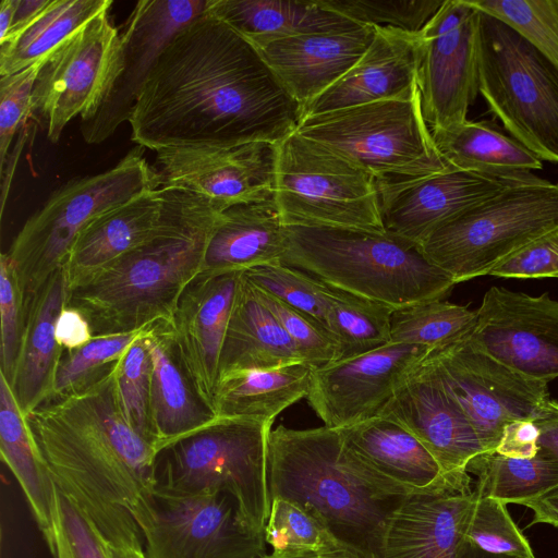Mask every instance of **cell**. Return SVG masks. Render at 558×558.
Masks as SVG:
<instances>
[{"label":"cell","mask_w":558,"mask_h":558,"mask_svg":"<svg viewBox=\"0 0 558 558\" xmlns=\"http://www.w3.org/2000/svg\"><path fill=\"white\" fill-rule=\"evenodd\" d=\"M302 121L258 48L206 12L157 58L133 109L132 141L155 151L279 144Z\"/></svg>","instance_id":"6da1fadb"},{"label":"cell","mask_w":558,"mask_h":558,"mask_svg":"<svg viewBox=\"0 0 558 558\" xmlns=\"http://www.w3.org/2000/svg\"><path fill=\"white\" fill-rule=\"evenodd\" d=\"M119 363L89 386L47 399L25 418L57 488L105 543L143 548L132 512L155 492L158 450L125 417Z\"/></svg>","instance_id":"7a4b0ae2"},{"label":"cell","mask_w":558,"mask_h":558,"mask_svg":"<svg viewBox=\"0 0 558 558\" xmlns=\"http://www.w3.org/2000/svg\"><path fill=\"white\" fill-rule=\"evenodd\" d=\"M162 190V216L154 232L98 276L69 291L66 306L84 315L93 337L170 323L184 289L204 268L206 247L222 211L190 191Z\"/></svg>","instance_id":"3957f363"},{"label":"cell","mask_w":558,"mask_h":558,"mask_svg":"<svg viewBox=\"0 0 558 558\" xmlns=\"http://www.w3.org/2000/svg\"><path fill=\"white\" fill-rule=\"evenodd\" d=\"M281 263L393 310L442 300L457 284L420 245L387 231L287 226Z\"/></svg>","instance_id":"277c9868"},{"label":"cell","mask_w":558,"mask_h":558,"mask_svg":"<svg viewBox=\"0 0 558 558\" xmlns=\"http://www.w3.org/2000/svg\"><path fill=\"white\" fill-rule=\"evenodd\" d=\"M267 476L270 500L299 504L338 539L375 556L386 520L400 502L379 496L355 475L339 430L325 425L271 429Z\"/></svg>","instance_id":"5b68a950"},{"label":"cell","mask_w":558,"mask_h":558,"mask_svg":"<svg viewBox=\"0 0 558 558\" xmlns=\"http://www.w3.org/2000/svg\"><path fill=\"white\" fill-rule=\"evenodd\" d=\"M272 424L216 417L206 426L162 447L155 460V492L232 496L242 521L264 534L270 512L267 476Z\"/></svg>","instance_id":"8992f818"},{"label":"cell","mask_w":558,"mask_h":558,"mask_svg":"<svg viewBox=\"0 0 558 558\" xmlns=\"http://www.w3.org/2000/svg\"><path fill=\"white\" fill-rule=\"evenodd\" d=\"M558 230V183L526 178L468 208L420 245L456 283L489 275L501 262Z\"/></svg>","instance_id":"52a82bcc"},{"label":"cell","mask_w":558,"mask_h":558,"mask_svg":"<svg viewBox=\"0 0 558 558\" xmlns=\"http://www.w3.org/2000/svg\"><path fill=\"white\" fill-rule=\"evenodd\" d=\"M478 93L510 136L542 161L558 163V70L512 27L482 11Z\"/></svg>","instance_id":"ba28073f"},{"label":"cell","mask_w":558,"mask_h":558,"mask_svg":"<svg viewBox=\"0 0 558 558\" xmlns=\"http://www.w3.org/2000/svg\"><path fill=\"white\" fill-rule=\"evenodd\" d=\"M158 187L156 172L138 146L111 169L75 178L53 191L45 205L26 220L7 252L24 300L63 267L74 240L89 221Z\"/></svg>","instance_id":"9c48e42d"},{"label":"cell","mask_w":558,"mask_h":558,"mask_svg":"<svg viewBox=\"0 0 558 558\" xmlns=\"http://www.w3.org/2000/svg\"><path fill=\"white\" fill-rule=\"evenodd\" d=\"M301 135L369 173L375 181L426 177L453 169L423 117L420 92L305 117Z\"/></svg>","instance_id":"30bf717a"},{"label":"cell","mask_w":558,"mask_h":558,"mask_svg":"<svg viewBox=\"0 0 558 558\" xmlns=\"http://www.w3.org/2000/svg\"><path fill=\"white\" fill-rule=\"evenodd\" d=\"M276 147L274 192L286 226L386 231L369 173L298 131Z\"/></svg>","instance_id":"8fae6325"},{"label":"cell","mask_w":558,"mask_h":558,"mask_svg":"<svg viewBox=\"0 0 558 558\" xmlns=\"http://www.w3.org/2000/svg\"><path fill=\"white\" fill-rule=\"evenodd\" d=\"M132 515L147 558H259L268 553L264 534L242 521L235 499L223 492H154Z\"/></svg>","instance_id":"7c38bea8"},{"label":"cell","mask_w":558,"mask_h":558,"mask_svg":"<svg viewBox=\"0 0 558 558\" xmlns=\"http://www.w3.org/2000/svg\"><path fill=\"white\" fill-rule=\"evenodd\" d=\"M430 356L471 422L484 452L495 451L509 423L536 422L553 410L547 383L502 364L470 337Z\"/></svg>","instance_id":"4fadbf2b"},{"label":"cell","mask_w":558,"mask_h":558,"mask_svg":"<svg viewBox=\"0 0 558 558\" xmlns=\"http://www.w3.org/2000/svg\"><path fill=\"white\" fill-rule=\"evenodd\" d=\"M120 34L105 11L69 36L46 60L32 97V117L57 143L75 117L90 119L118 69Z\"/></svg>","instance_id":"5bb4252c"},{"label":"cell","mask_w":558,"mask_h":558,"mask_svg":"<svg viewBox=\"0 0 558 558\" xmlns=\"http://www.w3.org/2000/svg\"><path fill=\"white\" fill-rule=\"evenodd\" d=\"M480 11L469 0H445L417 33L416 84L432 129L465 122L478 93Z\"/></svg>","instance_id":"9a60e30c"},{"label":"cell","mask_w":558,"mask_h":558,"mask_svg":"<svg viewBox=\"0 0 558 558\" xmlns=\"http://www.w3.org/2000/svg\"><path fill=\"white\" fill-rule=\"evenodd\" d=\"M209 0H141L120 36V57L110 87L95 114L81 123L87 144H100L130 121L138 95L163 48L203 15Z\"/></svg>","instance_id":"2e32d148"},{"label":"cell","mask_w":558,"mask_h":558,"mask_svg":"<svg viewBox=\"0 0 558 558\" xmlns=\"http://www.w3.org/2000/svg\"><path fill=\"white\" fill-rule=\"evenodd\" d=\"M432 353L426 347L391 342L314 367L305 398L325 426L357 424L378 415L403 379Z\"/></svg>","instance_id":"e0dca14e"},{"label":"cell","mask_w":558,"mask_h":558,"mask_svg":"<svg viewBox=\"0 0 558 558\" xmlns=\"http://www.w3.org/2000/svg\"><path fill=\"white\" fill-rule=\"evenodd\" d=\"M338 430L351 470L384 498L401 501L436 494L470 475L466 471L446 474L414 435L383 415Z\"/></svg>","instance_id":"ac0fdd59"},{"label":"cell","mask_w":558,"mask_h":558,"mask_svg":"<svg viewBox=\"0 0 558 558\" xmlns=\"http://www.w3.org/2000/svg\"><path fill=\"white\" fill-rule=\"evenodd\" d=\"M476 312L474 343L530 378L558 377V301L492 287Z\"/></svg>","instance_id":"d6986e66"},{"label":"cell","mask_w":558,"mask_h":558,"mask_svg":"<svg viewBox=\"0 0 558 558\" xmlns=\"http://www.w3.org/2000/svg\"><path fill=\"white\" fill-rule=\"evenodd\" d=\"M277 147L266 142L225 148L181 147L156 151L160 187L206 197L221 211L275 195Z\"/></svg>","instance_id":"ffe728a7"},{"label":"cell","mask_w":558,"mask_h":558,"mask_svg":"<svg viewBox=\"0 0 558 558\" xmlns=\"http://www.w3.org/2000/svg\"><path fill=\"white\" fill-rule=\"evenodd\" d=\"M530 173L451 169L426 177L376 181L385 230L421 245L442 223Z\"/></svg>","instance_id":"44dd1931"},{"label":"cell","mask_w":558,"mask_h":558,"mask_svg":"<svg viewBox=\"0 0 558 558\" xmlns=\"http://www.w3.org/2000/svg\"><path fill=\"white\" fill-rule=\"evenodd\" d=\"M378 415L414 435L446 474L466 471L484 449L429 355L398 386Z\"/></svg>","instance_id":"7402d4cb"},{"label":"cell","mask_w":558,"mask_h":558,"mask_svg":"<svg viewBox=\"0 0 558 558\" xmlns=\"http://www.w3.org/2000/svg\"><path fill=\"white\" fill-rule=\"evenodd\" d=\"M242 274L202 270L184 289L170 322L179 363L213 411L221 348Z\"/></svg>","instance_id":"603a6c76"},{"label":"cell","mask_w":558,"mask_h":558,"mask_svg":"<svg viewBox=\"0 0 558 558\" xmlns=\"http://www.w3.org/2000/svg\"><path fill=\"white\" fill-rule=\"evenodd\" d=\"M469 475L436 493L401 500L390 512L377 558H462L475 501Z\"/></svg>","instance_id":"cb8c5ba5"},{"label":"cell","mask_w":558,"mask_h":558,"mask_svg":"<svg viewBox=\"0 0 558 558\" xmlns=\"http://www.w3.org/2000/svg\"><path fill=\"white\" fill-rule=\"evenodd\" d=\"M375 27L361 59L332 86L304 107L302 119L371 102L410 98L418 92V36Z\"/></svg>","instance_id":"d4e9b609"},{"label":"cell","mask_w":558,"mask_h":558,"mask_svg":"<svg viewBox=\"0 0 558 558\" xmlns=\"http://www.w3.org/2000/svg\"><path fill=\"white\" fill-rule=\"evenodd\" d=\"M374 26L338 33H315L257 47L288 93L305 106L340 80L365 53Z\"/></svg>","instance_id":"484cf974"},{"label":"cell","mask_w":558,"mask_h":558,"mask_svg":"<svg viewBox=\"0 0 558 558\" xmlns=\"http://www.w3.org/2000/svg\"><path fill=\"white\" fill-rule=\"evenodd\" d=\"M162 187L146 191L89 221L77 234L63 268L69 291L98 276L143 243L157 228Z\"/></svg>","instance_id":"4316f807"},{"label":"cell","mask_w":558,"mask_h":558,"mask_svg":"<svg viewBox=\"0 0 558 558\" xmlns=\"http://www.w3.org/2000/svg\"><path fill=\"white\" fill-rule=\"evenodd\" d=\"M68 295L65 271L61 267L25 301L24 332L10 384L25 416L50 397L63 353L56 339V323L66 306Z\"/></svg>","instance_id":"83f0119b"},{"label":"cell","mask_w":558,"mask_h":558,"mask_svg":"<svg viewBox=\"0 0 558 558\" xmlns=\"http://www.w3.org/2000/svg\"><path fill=\"white\" fill-rule=\"evenodd\" d=\"M147 342L153 361L148 426L159 451L206 426L217 416L184 374L173 348L170 323L153 324Z\"/></svg>","instance_id":"f1b7e54d"},{"label":"cell","mask_w":558,"mask_h":558,"mask_svg":"<svg viewBox=\"0 0 558 558\" xmlns=\"http://www.w3.org/2000/svg\"><path fill=\"white\" fill-rule=\"evenodd\" d=\"M287 226L275 195L223 210L210 234L203 270L245 271L281 262Z\"/></svg>","instance_id":"f546056e"},{"label":"cell","mask_w":558,"mask_h":558,"mask_svg":"<svg viewBox=\"0 0 558 558\" xmlns=\"http://www.w3.org/2000/svg\"><path fill=\"white\" fill-rule=\"evenodd\" d=\"M304 362L293 341L242 274L231 308L219 376L230 372L271 369ZM305 363V362H304Z\"/></svg>","instance_id":"4dcf8cb0"},{"label":"cell","mask_w":558,"mask_h":558,"mask_svg":"<svg viewBox=\"0 0 558 558\" xmlns=\"http://www.w3.org/2000/svg\"><path fill=\"white\" fill-rule=\"evenodd\" d=\"M207 12L256 47L299 35L349 32L364 26L327 9L319 0H209Z\"/></svg>","instance_id":"1f68e13d"},{"label":"cell","mask_w":558,"mask_h":558,"mask_svg":"<svg viewBox=\"0 0 558 558\" xmlns=\"http://www.w3.org/2000/svg\"><path fill=\"white\" fill-rule=\"evenodd\" d=\"M0 452L20 484L45 542L52 553L57 486L29 433L10 384L0 374Z\"/></svg>","instance_id":"d6a6232c"},{"label":"cell","mask_w":558,"mask_h":558,"mask_svg":"<svg viewBox=\"0 0 558 558\" xmlns=\"http://www.w3.org/2000/svg\"><path fill=\"white\" fill-rule=\"evenodd\" d=\"M313 366L300 362L271 369L236 371L220 375L215 397L217 417L272 424L280 412L306 397Z\"/></svg>","instance_id":"836d02e7"},{"label":"cell","mask_w":558,"mask_h":558,"mask_svg":"<svg viewBox=\"0 0 558 558\" xmlns=\"http://www.w3.org/2000/svg\"><path fill=\"white\" fill-rule=\"evenodd\" d=\"M434 143L453 169L480 172H531L543 161L512 136L486 121L430 129Z\"/></svg>","instance_id":"e575fe53"},{"label":"cell","mask_w":558,"mask_h":558,"mask_svg":"<svg viewBox=\"0 0 558 558\" xmlns=\"http://www.w3.org/2000/svg\"><path fill=\"white\" fill-rule=\"evenodd\" d=\"M112 3L111 0H50L29 24L0 44V76L47 58L84 24L109 11Z\"/></svg>","instance_id":"d590c367"},{"label":"cell","mask_w":558,"mask_h":558,"mask_svg":"<svg viewBox=\"0 0 558 558\" xmlns=\"http://www.w3.org/2000/svg\"><path fill=\"white\" fill-rule=\"evenodd\" d=\"M466 472L476 476L474 490L478 495L506 505H520L558 484V461L539 449L532 458L482 452L468 463Z\"/></svg>","instance_id":"8d00e7d4"},{"label":"cell","mask_w":558,"mask_h":558,"mask_svg":"<svg viewBox=\"0 0 558 558\" xmlns=\"http://www.w3.org/2000/svg\"><path fill=\"white\" fill-rule=\"evenodd\" d=\"M477 312L442 300H428L392 311V343L426 347L433 352L468 338Z\"/></svg>","instance_id":"74e56055"},{"label":"cell","mask_w":558,"mask_h":558,"mask_svg":"<svg viewBox=\"0 0 558 558\" xmlns=\"http://www.w3.org/2000/svg\"><path fill=\"white\" fill-rule=\"evenodd\" d=\"M393 308L333 288L327 328L339 347V360L391 343Z\"/></svg>","instance_id":"f35d334b"},{"label":"cell","mask_w":558,"mask_h":558,"mask_svg":"<svg viewBox=\"0 0 558 558\" xmlns=\"http://www.w3.org/2000/svg\"><path fill=\"white\" fill-rule=\"evenodd\" d=\"M149 326L125 333L94 337L81 348L63 349L49 398L76 392L99 380Z\"/></svg>","instance_id":"ab89813d"},{"label":"cell","mask_w":558,"mask_h":558,"mask_svg":"<svg viewBox=\"0 0 558 558\" xmlns=\"http://www.w3.org/2000/svg\"><path fill=\"white\" fill-rule=\"evenodd\" d=\"M244 275L255 287L310 316L328 331L332 287L281 262L252 267Z\"/></svg>","instance_id":"60d3db41"},{"label":"cell","mask_w":558,"mask_h":558,"mask_svg":"<svg viewBox=\"0 0 558 558\" xmlns=\"http://www.w3.org/2000/svg\"><path fill=\"white\" fill-rule=\"evenodd\" d=\"M508 24L558 70V0H469Z\"/></svg>","instance_id":"b9f144b4"},{"label":"cell","mask_w":558,"mask_h":558,"mask_svg":"<svg viewBox=\"0 0 558 558\" xmlns=\"http://www.w3.org/2000/svg\"><path fill=\"white\" fill-rule=\"evenodd\" d=\"M331 532L308 510L283 499L270 500V512L265 526V542L277 555L318 553Z\"/></svg>","instance_id":"7bdbcfd3"},{"label":"cell","mask_w":558,"mask_h":558,"mask_svg":"<svg viewBox=\"0 0 558 558\" xmlns=\"http://www.w3.org/2000/svg\"><path fill=\"white\" fill-rule=\"evenodd\" d=\"M327 9L360 25L393 27L417 34L445 0H319Z\"/></svg>","instance_id":"ee69618b"},{"label":"cell","mask_w":558,"mask_h":558,"mask_svg":"<svg viewBox=\"0 0 558 558\" xmlns=\"http://www.w3.org/2000/svg\"><path fill=\"white\" fill-rule=\"evenodd\" d=\"M475 494L465 532L466 541L489 554L535 558L526 537L511 519L506 504Z\"/></svg>","instance_id":"f6af8a7d"},{"label":"cell","mask_w":558,"mask_h":558,"mask_svg":"<svg viewBox=\"0 0 558 558\" xmlns=\"http://www.w3.org/2000/svg\"><path fill=\"white\" fill-rule=\"evenodd\" d=\"M150 326L128 349L120 360L117 378L119 396L126 420L138 434L155 445L148 426L153 369V361L147 342Z\"/></svg>","instance_id":"bcb514c9"},{"label":"cell","mask_w":558,"mask_h":558,"mask_svg":"<svg viewBox=\"0 0 558 558\" xmlns=\"http://www.w3.org/2000/svg\"><path fill=\"white\" fill-rule=\"evenodd\" d=\"M255 288L259 299L291 338L305 363L319 367L339 360L338 343L325 328L304 313Z\"/></svg>","instance_id":"7dc6e473"},{"label":"cell","mask_w":558,"mask_h":558,"mask_svg":"<svg viewBox=\"0 0 558 558\" xmlns=\"http://www.w3.org/2000/svg\"><path fill=\"white\" fill-rule=\"evenodd\" d=\"M0 374L11 384L24 332L25 300L16 272L7 252L2 253L0 257Z\"/></svg>","instance_id":"c3c4849f"},{"label":"cell","mask_w":558,"mask_h":558,"mask_svg":"<svg viewBox=\"0 0 558 558\" xmlns=\"http://www.w3.org/2000/svg\"><path fill=\"white\" fill-rule=\"evenodd\" d=\"M47 58L0 78V167L10 153L14 135L32 117L34 86Z\"/></svg>","instance_id":"681fc988"},{"label":"cell","mask_w":558,"mask_h":558,"mask_svg":"<svg viewBox=\"0 0 558 558\" xmlns=\"http://www.w3.org/2000/svg\"><path fill=\"white\" fill-rule=\"evenodd\" d=\"M51 555L53 558H110L105 541L58 488Z\"/></svg>","instance_id":"f907efd6"},{"label":"cell","mask_w":558,"mask_h":558,"mask_svg":"<svg viewBox=\"0 0 558 558\" xmlns=\"http://www.w3.org/2000/svg\"><path fill=\"white\" fill-rule=\"evenodd\" d=\"M489 276L520 279L558 278V230L514 253L497 265Z\"/></svg>","instance_id":"816d5d0a"},{"label":"cell","mask_w":558,"mask_h":558,"mask_svg":"<svg viewBox=\"0 0 558 558\" xmlns=\"http://www.w3.org/2000/svg\"><path fill=\"white\" fill-rule=\"evenodd\" d=\"M539 429L535 422L519 420L504 428L495 451L511 458H532L538 451Z\"/></svg>","instance_id":"f5cc1de1"},{"label":"cell","mask_w":558,"mask_h":558,"mask_svg":"<svg viewBox=\"0 0 558 558\" xmlns=\"http://www.w3.org/2000/svg\"><path fill=\"white\" fill-rule=\"evenodd\" d=\"M90 326L77 310L65 306L56 323V339L66 350L81 348L93 339Z\"/></svg>","instance_id":"db71d44e"},{"label":"cell","mask_w":558,"mask_h":558,"mask_svg":"<svg viewBox=\"0 0 558 558\" xmlns=\"http://www.w3.org/2000/svg\"><path fill=\"white\" fill-rule=\"evenodd\" d=\"M520 505L533 511L532 523H546L558 527V484Z\"/></svg>","instance_id":"11a10c76"},{"label":"cell","mask_w":558,"mask_h":558,"mask_svg":"<svg viewBox=\"0 0 558 558\" xmlns=\"http://www.w3.org/2000/svg\"><path fill=\"white\" fill-rule=\"evenodd\" d=\"M539 429L538 449L558 461V402L554 400L550 414L536 421Z\"/></svg>","instance_id":"9f6ffc18"},{"label":"cell","mask_w":558,"mask_h":558,"mask_svg":"<svg viewBox=\"0 0 558 558\" xmlns=\"http://www.w3.org/2000/svg\"><path fill=\"white\" fill-rule=\"evenodd\" d=\"M317 558H377L374 554L353 547L330 534L317 553Z\"/></svg>","instance_id":"6f0895ef"},{"label":"cell","mask_w":558,"mask_h":558,"mask_svg":"<svg viewBox=\"0 0 558 558\" xmlns=\"http://www.w3.org/2000/svg\"><path fill=\"white\" fill-rule=\"evenodd\" d=\"M49 2L50 0H16L13 24L5 39L29 24Z\"/></svg>","instance_id":"680465c9"},{"label":"cell","mask_w":558,"mask_h":558,"mask_svg":"<svg viewBox=\"0 0 558 558\" xmlns=\"http://www.w3.org/2000/svg\"><path fill=\"white\" fill-rule=\"evenodd\" d=\"M27 128L26 124L22 126L20 132V141L15 143L12 151L8 154V166L7 169L1 171V213L4 210V205L7 202L8 192L10 190L11 181L15 171V166L20 158L21 151L23 149L24 143L27 138Z\"/></svg>","instance_id":"91938a15"},{"label":"cell","mask_w":558,"mask_h":558,"mask_svg":"<svg viewBox=\"0 0 558 558\" xmlns=\"http://www.w3.org/2000/svg\"><path fill=\"white\" fill-rule=\"evenodd\" d=\"M16 0H2L0 3V43L8 36L14 20Z\"/></svg>","instance_id":"94428289"},{"label":"cell","mask_w":558,"mask_h":558,"mask_svg":"<svg viewBox=\"0 0 558 558\" xmlns=\"http://www.w3.org/2000/svg\"><path fill=\"white\" fill-rule=\"evenodd\" d=\"M110 558H147L143 548L108 546Z\"/></svg>","instance_id":"6125c7cd"},{"label":"cell","mask_w":558,"mask_h":558,"mask_svg":"<svg viewBox=\"0 0 558 558\" xmlns=\"http://www.w3.org/2000/svg\"><path fill=\"white\" fill-rule=\"evenodd\" d=\"M462 558H520L509 555H495L486 553L466 541Z\"/></svg>","instance_id":"be15d7a7"},{"label":"cell","mask_w":558,"mask_h":558,"mask_svg":"<svg viewBox=\"0 0 558 558\" xmlns=\"http://www.w3.org/2000/svg\"><path fill=\"white\" fill-rule=\"evenodd\" d=\"M259 558H317V554L307 553L302 555H277L270 551Z\"/></svg>","instance_id":"e7e4bbea"}]
</instances>
